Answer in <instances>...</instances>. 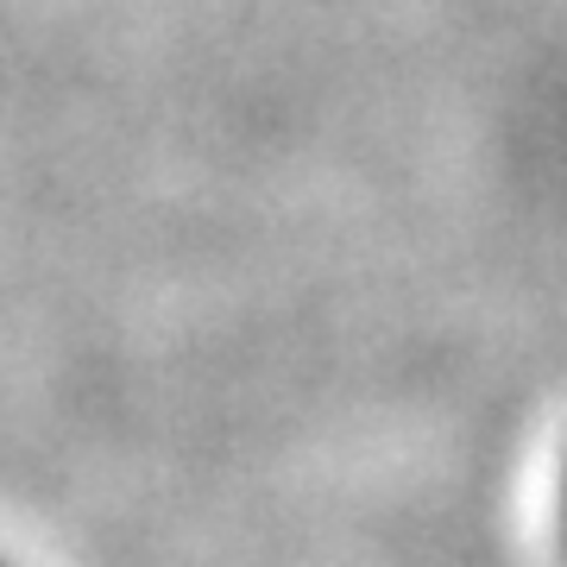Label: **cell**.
<instances>
[{
  "instance_id": "2",
  "label": "cell",
  "mask_w": 567,
  "mask_h": 567,
  "mask_svg": "<svg viewBox=\"0 0 567 567\" xmlns=\"http://www.w3.org/2000/svg\"><path fill=\"white\" fill-rule=\"evenodd\" d=\"M0 567H7V555H0Z\"/></svg>"
},
{
  "instance_id": "1",
  "label": "cell",
  "mask_w": 567,
  "mask_h": 567,
  "mask_svg": "<svg viewBox=\"0 0 567 567\" xmlns=\"http://www.w3.org/2000/svg\"><path fill=\"white\" fill-rule=\"evenodd\" d=\"M561 536H567V480H561Z\"/></svg>"
}]
</instances>
